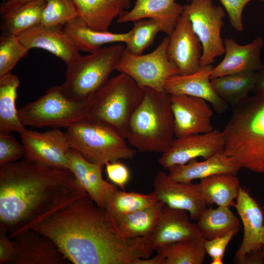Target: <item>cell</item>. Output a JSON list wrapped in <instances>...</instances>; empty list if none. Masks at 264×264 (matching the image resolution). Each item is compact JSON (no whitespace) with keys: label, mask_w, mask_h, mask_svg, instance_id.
<instances>
[{"label":"cell","mask_w":264,"mask_h":264,"mask_svg":"<svg viewBox=\"0 0 264 264\" xmlns=\"http://www.w3.org/2000/svg\"><path fill=\"white\" fill-rule=\"evenodd\" d=\"M170 100L176 138L213 130V112L206 100L185 94H171Z\"/></svg>","instance_id":"cell-15"},{"label":"cell","mask_w":264,"mask_h":264,"mask_svg":"<svg viewBox=\"0 0 264 264\" xmlns=\"http://www.w3.org/2000/svg\"><path fill=\"white\" fill-rule=\"evenodd\" d=\"M16 254L13 240L5 228L0 226V264H13Z\"/></svg>","instance_id":"cell-42"},{"label":"cell","mask_w":264,"mask_h":264,"mask_svg":"<svg viewBox=\"0 0 264 264\" xmlns=\"http://www.w3.org/2000/svg\"><path fill=\"white\" fill-rule=\"evenodd\" d=\"M168 36L167 56L177 67L179 74L186 75L198 71L201 68L202 47L187 15H181Z\"/></svg>","instance_id":"cell-14"},{"label":"cell","mask_w":264,"mask_h":264,"mask_svg":"<svg viewBox=\"0 0 264 264\" xmlns=\"http://www.w3.org/2000/svg\"><path fill=\"white\" fill-rule=\"evenodd\" d=\"M154 193L167 206L184 210L190 220H198L207 206L202 197L199 184H187L172 180L165 172L159 171L153 182Z\"/></svg>","instance_id":"cell-16"},{"label":"cell","mask_w":264,"mask_h":264,"mask_svg":"<svg viewBox=\"0 0 264 264\" xmlns=\"http://www.w3.org/2000/svg\"><path fill=\"white\" fill-rule=\"evenodd\" d=\"M143 97L133 113L126 139L140 152L163 153L174 139L170 95L144 88Z\"/></svg>","instance_id":"cell-4"},{"label":"cell","mask_w":264,"mask_h":264,"mask_svg":"<svg viewBox=\"0 0 264 264\" xmlns=\"http://www.w3.org/2000/svg\"><path fill=\"white\" fill-rule=\"evenodd\" d=\"M212 65L201 67L196 72L182 75L176 74L169 78L164 91L170 95L185 94L204 99L218 113H223L228 104L215 92L211 84Z\"/></svg>","instance_id":"cell-21"},{"label":"cell","mask_w":264,"mask_h":264,"mask_svg":"<svg viewBox=\"0 0 264 264\" xmlns=\"http://www.w3.org/2000/svg\"><path fill=\"white\" fill-rule=\"evenodd\" d=\"M123 4L125 8H128L131 6L130 0H120Z\"/></svg>","instance_id":"cell-47"},{"label":"cell","mask_w":264,"mask_h":264,"mask_svg":"<svg viewBox=\"0 0 264 264\" xmlns=\"http://www.w3.org/2000/svg\"><path fill=\"white\" fill-rule=\"evenodd\" d=\"M158 201L153 192L149 194L128 193L118 190L111 184L106 193L105 209L114 220L152 205Z\"/></svg>","instance_id":"cell-32"},{"label":"cell","mask_w":264,"mask_h":264,"mask_svg":"<svg viewBox=\"0 0 264 264\" xmlns=\"http://www.w3.org/2000/svg\"><path fill=\"white\" fill-rule=\"evenodd\" d=\"M25 156V149L10 132H0V167Z\"/></svg>","instance_id":"cell-38"},{"label":"cell","mask_w":264,"mask_h":264,"mask_svg":"<svg viewBox=\"0 0 264 264\" xmlns=\"http://www.w3.org/2000/svg\"><path fill=\"white\" fill-rule=\"evenodd\" d=\"M63 26H45L41 24L18 36L22 44L28 50L41 48L61 59L67 66L81 55Z\"/></svg>","instance_id":"cell-20"},{"label":"cell","mask_w":264,"mask_h":264,"mask_svg":"<svg viewBox=\"0 0 264 264\" xmlns=\"http://www.w3.org/2000/svg\"><path fill=\"white\" fill-rule=\"evenodd\" d=\"M236 199L234 207L242 221L243 236L234 261L238 264H264L262 254L263 212L256 201L242 187Z\"/></svg>","instance_id":"cell-11"},{"label":"cell","mask_w":264,"mask_h":264,"mask_svg":"<svg viewBox=\"0 0 264 264\" xmlns=\"http://www.w3.org/2000/svg\"><path fill=\"white\" fill-rule=\"evenodd\" d=\"M197 221V224L205 240L221 237L241 228L239 219L227 207L207 208Z\"/></svg>","instance_id":"cell-33"},{"label":"cell","mask_w":264,"mask_h":264,"mask_svg":"<svg viewBox=\"0 0 264 264\" xmlns=\"http://www.w3.org/2000/svg\"><path fill=\"white\" fill-rule=\"evenodd\" d=\"M88 99L78 101L67 97L61 86H54L36 100L18 110L19 117L25 126L66 129L85 119Z\"/></svg>","instance_id":"cell-8"},{"label":"cell","mask_w":264,"mask_h":264,"mask_svg":"<svg viewBox=\"0 0 264 264\" xmlns=\"http://www.w3.org/2000/svg\"><path fill=\"white\" fill-rule=\"evenodd\" d=\"M27 160L54 168L69 170L67 155L71 149L65 132L52 129L40 132L26 128L20 133Z\"/></svg>","instance_id":"cell-12"},{"label":"cell","mask_w":264,"mask_h":264,"mask_svg":"<svg viewBox=\"0 0 264 264\" xmlns=\"http://www.w3.org/2000/svg\"><path fill=\"white\" fill-rule=\"evenodd\" d=\"M239 230V229H236L224 236L211 240H205L204 247L206 254L212 259L216 258H223L228 244Z\"/></svg>","instance_id":"cell-40"},{"label":"cell","mask_w":264,"mask_h":264,"mask_svg":"<svg viewBox=\"0 0 264 264\" xmlns=\"http://www.w3.org/2000/svg\"><path fill=\"white\" fill-rule=\"evenodd\" d=\"M222 131L213 129L203 133L190 134L174 138L168 149L162 153L158 161L164 168L169 169L189 161L202 157L207 159L223 150Z\"/></svg>","instance_id":"cell-13"},{"label":"cell","mask_w":264,"mask_h":264,"mask_svg":"<svg viewBox=\"0 0 264 264\" xmlns=\"http://www.w3.org/2000/svg\"><path fill=\"white\" fill-rule=\"evenodd\" d=\"M169 41V37H165L155 50L145 55H133L125 50L115 70L128 75L142 88L164 91L167 80L179 74L167 56Z\"/></svg>","instance_id":"cell-10"},{"label":"cell","mask_w":264,"mask_h":264,"mask_svg":"<svg viewBox=\"0 0 264 264\" xmlns=\"http://www.w3.org/2000/svg\"><path fill=\"white\" fill-rule=\"evenodd\" d=\"M105 167L109 179L124 190L130 177L128 168L118 161L108 162L105 165Z\"/></svg>","instance_id":"cell-41"},{"label":"cell","mask_w":264,"mask_h":264,"mask_svg":"<svg viewBox=\"0 0 264 264\" xmlns=\"http://www.w3.org/2000/svg\"><path fill=\"white\" fill-rule=\"evenodd\" d=\"M16 35L1 32L0 35V77L11 73L17 63L28 51Z\"/></svg>","instance_id":"cell-36"},{"label":"cell","mask_w":264,"mask_h":264,"mask_svg":"<svg viewBox=\"0 0 264 264\" xmlns=\"http://www.w3.org/2000/svg\"><path fill=\"white\" fill-rule=\"evenodd\" d=\"M222 258H216L212 259L211 264H223V261Z\"/></svg>","instance_id":"cell-46"},{"label":"cell","mask_w":264,"mask_h":264,"mask_svg":"<svg viewBox=\"0 0 264 264\" xmlns=\"http://www.w3.org/2000/svg\"><path fill=\"white\" fill-rule=\"evenodd\" d=\"M165 258L157 254L153 258H138L134 261V264H165Z\"/></svg>","instance_id":"cell-45"},{"label":"cell","mask_w":264,"mask_h":264,"mask_svg":"<svg viewBox=\"0 0 264 264\" xmlns=\"http://www.w3.org/2000/svg\"><path fill=\"white\" fill-rule=\"evenodd\" d=\"M65 132L71 149L88 161L103 166L108 162L132 159L136 153L114 130L86 120L73 124Z\"/></svg>","instance_id":"cell-7"},{"label":"cell","mask_w":264,"mask_h":264,"mask_svg":"<svg viewBox=\"0 0 264 264\" xmlns=\"http://www.w3.org/2000/svg\"><path fill=\"white\" fill-rule=\"evenodd\" d=\"M45 0H10L3 2L0 6V14L3 15L29 2Z\"/></svg>","instance_id":"cell-43"},{"label":"cell","mask_w":264,"mask_h":264,"mask_svg":"<svg viewBox=\"0 0 264 264\" xmlns=\"http://www.w3.org/2000/svg\"><path fill=\"white\" fill-rule=\"evenodd\" d=\"M16 254L13 264H68L70 262L49 237L33 229L12 239Z\"/></svg>","instance_id":"cell-19"},{"label":"cell","mask_w":264,"mask_h":264,"mask_svg":"<svg viewBox=\"0 0 264 264\" xmlns=\"http://www.w3.org/2000/svg\"><path fill=\"white\" fill-rule=\"evenodd\" d=\"M41 24L45 26H63L78 17L73 0H45Z\"/></svg>","instance_id":"cell-37"},{"label":"cell","mask_w":264,"mask_h":264,"mask_svg":"<svg viewBox=\"0 0 264 264\" xmlns=\"http://www.w3.org/2000/svg\"><path fill=\"white\" fill-rule=\"evenodd\" d=\"M78 17L91 29L108 31L125 9L120 0H73Z\"/></svg>","instance_id":"cell-26"},{"label":"cell","mask_w":264,"mask_h":264,"mask_svg":"<svg viewBox=\"0 0 264 264\" xmlns=\"http://www.w3.org/2000/svg\"><path fill=\"white\" fill-rule=\"evenodd\" d=\"M203 237L161 246L156 249L165 258V264H202L206 254Z\"/></svg>","instance_id":"cell-34"},{"label":"cell","mask_w":264,"mask_h":264,"mask_svg":"<svg viewBox=\"0 0 264 264\" xmlns=\"http://www.w3.org/2000/svg\"><path fill=\"white\" fill-rule=\"evenodd\" d=\"M74 264H134L154 251L147 238H127L106 209L87 194L34 227Z\"/></svg>","instance_id":"cell-1"},{"label":"cell","mask_w":264,"mask_h":264,"mask_svg":"<svg viewBox=\"0 0 264 264\" xmlns=\"http://www.w3.org/2000/svg\"><path fill=\"white\" fill-rule=\"evenodd\" d=\"M125 45L116 44L102 47L81 56L67 66L62 89L68 98L84 101L93 95L115 70L125 50Z\"/></svg>","instance_id":"cell-6"},{"label":"cell","mask_w":264,"mask_h":264,"mask_svg":"<svg viewBox=\"0 0 264 264\" xmlns=\"http://www.w3.org/2000/svg\"><path fill=\"white\" fill-rule=\"evenodd\" d=\"M45 5V0L31 1L1 15L0 20L1 32L18 36L40 24Z\"/></svg>","instance_id":"cell-31"},{"label":"cell","mask_w":264,"mask_h":264,"mask_svg":"<svg viewBox=\"0 0 264 264\" xmlns=\"http://www.w3.org/2000/svg\"><path fill=\"white\" fill-rule=\"evenodd\" d=\"M67 157L69 170L97 205L105 209L106 193L111 184L103 178V166L88 161L71 148Z\"/></svg>","instance_id":"cell-24"},{"label":"cell","mask_w":264,"mask_h":264,"mask_svg":"<svg viewBox=\"0 0 264 264\" xmlns=\"http://www.w3.org/2000/svg\"><path fill=\"white\" fill-rule=\"evenodd\" d=\"M232 107L222 131L224 152L241 169L264 173V96H248Z\"/></svg>","instance_id":"cell-3"},{"label":"cell","mask_w":264,"mask_h":264,"mask_svg":"<svg viewBox=\"0 0 264 264\" xmlns=\"http://www.w3.org/2000/svg\"><path fill=\"white\" fill-rule=\"evenodd\" d=\"M258 71L233 74L211 80L216 94L232 107L245 99L256 84Z\"/></svg>","instance_id":"cell-29"},{"label":"cell","mask_w":264,"mask_h":264,"mask_svg":"<svg viewBox=\"0 0 264 264\" xmlns=\"http://www.w3.org/2000/svg\"><path fill=\"white\" fill-rule=\"evenodd\" d=\"M184 6L182 14L187 15L193 29L202 47L201 67L212 65L216 57L224 54V40L221 30L225 16L224 8L214 5L213 0H190Z\"/></svg>","instance_id":"cell-9"},{"label":"cell","mask_w":264,"mask_h":264,"mask_svg":"<svg viewBox=\"0 0 264 264\" xmlns=\"http://www.w3.org/2000/svg\"><path fill=\"white\" fill-rule=\"evenodd\" d=\"M188 212L165 204L151 234L147 238L154 250L164 245L203 237Z\"/></svg>","instance_id":"cell-18"},{"label":"cell","mask_w":264,"mask_h":264,"mask_svg":"<svg viewBox=\"0 0 264 264\" xmlns=\"http://www.w3.org/2000/svg\"><path fill=\"white\" fill-rule=\"evenodd\" d=\"M199 187L207 206L234 207L239 189L237 175L230 174L214 175L200 179Z\"/></svg>","instance_id":"cell-27"},{"label":"cell","mask_w":264,"mask_h":264,"mask_svg":"<svg viewBox=\"0 0 264 264\" xmlns=\"http://www.w3.org/2000/svg\"><path fill=\"white\" fill-rule=\"evenodd\" d=\"M240 169L222 150L202 161H198L196 158L186 164L172 167L168 169V175L173 180L190 184L193 180L201 179L217 174L237 175Z\"/></svg>","instance_id":"cell-23"},{"label":"cell","mask_w":264,"mask_h":264,"mask_svg":"<svg viewBox=\"0 0 264 264\" xmlns=\"http://www.w3.org/2000/svg\"><path fill=\"white\" fill-rule=\"evenodd\" d=\"M9 0H3V2H6V1H9Z\"/></svg>","instance_id":"cell-50"},{"label":"cell","mask_w":264,"mask_h":264,"mask_svg":"<svg viewBox=\"0 0 264 264\" xmlns=\"http://www.w3.org/2000/svg\"><path fill=\"white\" fill-rule=\"evenodd\" d=\"M252 91L255 94L264 96V64L258 71L257 81Z\"/></svg>","instance_id":"cell-44"},{"label":"cell","mask_w":264,"mask_h":264,"mask_svg":"<svg viewBox=\"0 0 264 264\" xmlns=\"http://www.w3.org/2000/svg\"><path fill=\"white\" fill-rule=\"evenodd\" d=\"M262 257H263V262H264V248H263V251H262Z\"/></svg>","instance_id":"cell-49"},{"label":"cell","mask_w":264,"mask_h":264,"mask_svg":"<svg viewBox=\"0 0 264 264\" xmlns=\"http://www.w3.org/2000/svg\"><path fill=\"white\" fill-rule=\"evenodd\" d=\"M64 31L71 38L79 51L92 53L103 45L115 43H126L129 32L123 33L101 31L90 28L79 17L63 26Z\"/></svg>","instance_id":"cell-25"},{"label":"cell","mask_w":264,"mask_h":264,"mask_svg":"<svg viewBox=\"0 0 264 264\" xmlns=\"http://www.w3.org/2000/svg\"><path fill=\"white\" fill-rule=\"evenodd\" d=\"M189 1L190 0H186ZM184 6L175 0H136L132 9L124 11L118 17V23L135 22L143 18L160 22L162 32L170 36L183 12Z\"/></svg>","instance_id":"cell-22"},{"label":"cell","mask_w":264,"mask_h":264,"mask_svg":"<svg viewBox=\"0 0 264 264\" xmlns=\"http://www.w3.org/2000/svg\"><path fill=\"white\" fill-rule=\"evenodd\" d=\"M162 31L161 22L153 19L135 21L129 32V38L125 50L136 55H142L144 50L152 45L157 34Z\"/></svg>","instance_id":"cell-35"},{"label":"cell","mask_w":264,"mask_h":264,"mask_svg":"<svg viewBox=\"0 0 264 264\" xmlns=\"http://www.w3.org/2000/svg\"><path fill=\"white\" fill-rule=\"evenodd\" d=\"M143 88L128 75L109 78L88 99L85 120L110 128L126 139L131 118L142 101Z\"/></svg>","instance_id":"cell-5"},{"label":"cell","mask_w":264,"mask_h":264,"mask_svg":"<svg viewBox=\"0 0 264 264\" xmlns=\"http://www.w3.org/2000/svg\"><path fill=\"white\" fill-rule=\"evenodd\" d=\"M227 12L232 27L239 32L244 29L243 11L248 3L252 0H219ZM264 1V0H258Z\"/></svg>","instance_id":"cell-39"},{"label":"cell","mask_w":264,"mask_h":264,"mask_svg":"<svg viewBox=\"0 0 264 264\" xmlns=\"http://www.w3.org/2000/svg\"><path fill=\"white\" fill-rule=\"evenodd\" d=\"M262 242L264 248V223L263 227L262 233Z\"/></svg>","instance_id":"cell-48"},{"label":"cell","mask_w":264,"mask_h":264,"mask_svg":"<svg viewBox=\"0 0 264 264\" xmlns=\"http://www.w3.org/2000/svg\"><path fill=\"white\" fill-rule=\"evenodd\" d=\"M224 57L213 67L211 80L227 75L248 72H257L263 66L261 52L264 45L262 36L256 37L251 43L242 45L235 40H224Z\"/></svg>","instance_id":"cell-17"},{"label":"cell","mask_w":264,"mask_h":264,"mask_svg":"<svg viewBox=\"0 0 264 264\" xmlns=\"http://www.w3.org/2000/svg\"><path fill=\"white\" fill-rule=\"evenodd\" d=\"M87 194L69 170L9 163L0 167V226L13 239Z\"/></svg>","instance_id":"cell-2"},{"label":"cell","mask_w":264,"mask_h":264,"mask_svg":"<svg viewBox=\"0 0 264 264\" xmlns=\"http://www.w3.org/2000/svg\"><path fill=\"white\" fill-rule=\"evenodd\" d=\"M165 204L159 200L152 205L113 220L120 231L127 238H147L153 231Z\"/></svg>","instance_id":"cell-30"},{"label":"cell","mask_w":264,"mask_h":264,"mask_svg":"<svg viewBox=\"0 0 264 264\" xmlns=\"http://www.w3.org/2000/svg\"><path fill=\"white\" fill-rule=\"evenodd\" d=\"M20 83L19 77L12 73L0 77V132L20 133L25 129L15 104Z\"/></svg>","instance_id":"cell-28"}]
</instances>
